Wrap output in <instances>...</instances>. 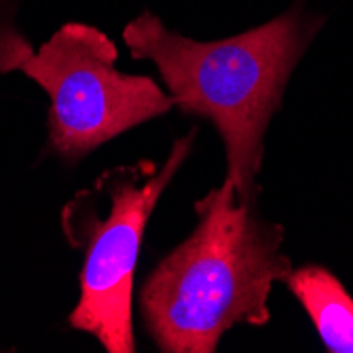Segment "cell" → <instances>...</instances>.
Listing matches in <instances>:
<instances>
[{"mask_svg": "<svg viewBox=\"0 0 353 353\" xmlns=\"http://www.w3.org/2000/svg\"><path fill=\"white\" fill-rule=\"evenodd\" d=\"M326 15L294 0L277 17L241 34L195 41L144 9L123 28L134 59L150 61L174 108L210 121L227 157V180L245 203L259 201L265 136L292 72L322 32Z\"/></svg>", "mask_w": 353, "mask_h": 353, "instance_id": "1", "label": "cell"}, {"mask_svg": "<svg viewBox=\"0 0 353 353\" xmlns=\"http://www.w3.org/2000/svg\"><path fill=\"white\" fill-rule=\"evenodd\" d=\"M197 224L146 277L138 307L165 353H214L237 324L265 326L273 285L292 271L281 224L224 182L195 201Z\"/></svg>", "mask_w": 353, "mask_h": 353, "instance_id": "2", "label": "cell"}, {"mask_svg": "<svg viewBox=\"0 0 353 353\" xmlns=\"http://www.w3.org/2000/svg\"><path fill=\"white\" fill-rule=\"evenodd\" d=\"M197 134L192 127L174 140L161 168L154 161L110 168L61 208L63 239L83 254L81 292L68 326L93 336L108 353L136 351L134 277L144 231Z\"/></svg>", "mask_w": 353, "mask_h": 353, "instance_id": "3", "label": "cell"}, {"mask_svg": "<svg viewBox=\"0 0 353 353\" xmlns=\"http://www.w3.org/2000/svg\"><path fill=\"white\" fill-rule=\"evenodd\" d=\"M119 49L91 23L59 26L19 72L49 98L43 154L74 168L110 140L174 110L152 77L117 68Z\"/></svg>", "mask_w": 353, "mask_h": 353, "instance_id": "4", "label": "cell"}, {"mask_svg": "<svg viewBox=\"0 0 353 353\" xmlns=\"http://www.w3.org/2000/svg\"><path fill=\"white\" fill-rule=\"evenodd\" d=\"M330 353H353V296L326 267L305 265L283 279Z\"/></svg>", "mask_w": 353, "mask_h": 353, "instance_id": "5", "label": "cell"}, {"mask_svg": "<svg viewBox=\"0 0 353 353\" xmlns=\"http://www.w3.org/2000/svg\"><path fill=\"white\" fill-rule=\"evenodd\" d=\"M21 0H0V74L19 72L34 47L19 26Z\"/></svg>", "mask_w": 353, "mask_h": 353, "instance_id": "6", "label": "cell"}]
</instances>
